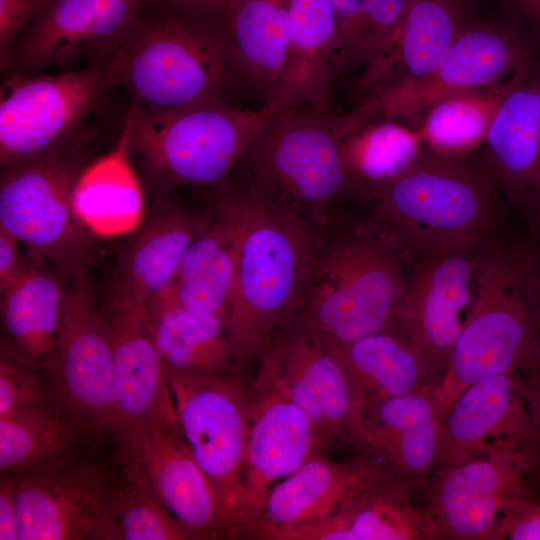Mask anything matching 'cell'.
Segmentation results:
<instances>
[{"instance_id":"obj_6","label":"cell","mask_w":540,"mask_h":540,"mask_svg":"<svg viewBox=\"0 0 540 540\" xmlns=\"http://www.w3.org/2000/svg\"><path fill=\"white\" fill-rule=\"evenodd\" d=\"M347 113L327 107L281 109L241 158L243 181L313 226L359 204L343 159Z\"/></svg>"},{"instance_id":"obj_8","label":"cell","mask_w":540,"mask_h":540,"mask_svg":"<svg viewBox=\"0 0 540 540\" xmlns=\"http://www.w3.org/2000/svg\"><path fill=\"white\" fill-rule=\"evenodd\" d=\"M93 135L86 126L50 152L1 173L0 228L68 277L87 269L92 257L94 235L75 212L73 189L89 164Z\"/></svg>"},{"instance_id":"obj_17","label":"cell","mask_w":540,"mask_h":540,"mask_svg":"<svg viewBox=\"0 0 540 540\" xmlns=\"http://www.w3.org/2000/svg\"><path fill=\"white\" fill-rule=\"evenodd\" d=\"M243 495L232 537H250L274 483L327 445L310 419L261 369L253 382Z\"/></svg>"},{"instance_id":"obj_27","label":"cell","mask_w":540,"mask_h":540,"mask_svg":"<svg viewBox=\"0 0 540 540\" xmlns=\"http://www.w3.org/2000/svg\"><path fill=\"white\" fill-rule=\"evenodd\" d=\"M434 389L391 397L364 409L359 444L414 485L435 469L440 422Z\"/></svg>"},{"instance_id":"obj_38","label":"cell","mask_w":540,"mask_h":540,"mask_svg":"<svg viewBox=\"0 0 540 540\" xmlns=\"http://www.w3.org/2000/svg\"><path fill=\"white\" fill-rule=\"evenodd\" d=\"M411 0H332L336 27V68L363 69L397 31Z\"/></svg>"},{"instance_id":"obj_2","label":"cell","mask_w":540,"mask_h":540,"mask_svg":"<svg viewBox=\"0 0 540 540\" xmlns=\"http://www.w3.org/2000/svg\"><path fill=\"white\" fill-rule=\"evenodd\" d=\"M404 258L362 214L345 212L316 228L309 269L291 319L328 345L397 329Z\"/></svg>"},{"instance_id":"obj_35","label":"cell","mask_w":540,"mask_h":540,"mask_svg":"<svg viewBox=\"0 0 540 540\" xmlns=\"http://www.w3.org/2000/svg\"><path fill=\"white\" fill-rule=\"evenodd\" d=\"M328 347L362 395L365 407L435 388L417 351L398 330L381 331Z\"/></svg>"},{"instance_id":"obj_7","label":"cell","mask_w":540,"mask_h":540,"mask_svg":"<svg viewBox=\"0 0 540 540\" xmlns=\"http://www.w3.org/2000/svg\"><path fill=\"white\" fill-rule=\"evenodd\" d=\"M130 153L162 190L181 185H223L277 114L274 102L244 109L226 99L156 109L133 101Z\"/></svg>"},{"instance_id":"obj_21","label":"cell","mask_w":540,"mask_h":540,"mask_svg":"<svg viewBox=\"0 0 540 540\" xmlns=\"http://www.w3.org/2000/svg\"><path fill=\"white\" fill-rule=\"evenodd\" d=\"M468 20L464 0H411L394 36L360 74L363 101L427 79Z\"/></svg>"},{"instance_id":"obj_23","label":"cell","mask_w":540,"mask_h":540,"mask_svg":"<svg viewBox=\"0 0 540 540\" xmlns=\"http://www.w3.org/2000/svg\"><path fill=\"white\" fill-rule=\"evenodd\" d=\"M392 474L386 464L370 459L335 462L315 455L272 488L250 538L272 540L284 530L323 520Z\"/></svg>"},{"instance_id":"obj_20","label":"cell","mask_w":540,"mask_h":540,"mask_svg":"<svg viewBox=\"0 0 540 540\" xmlns=\"http://www.w3.org/2000/svg\"><path fill=\"white\" fill-rule=\"evenodd\" d=\"M540 447L516 371L485 378L461 393L439 429L435 469L463 462L502 444Z\"/></svg>"},{"instance_id":"obj_39","label":"cell","mask_w":540,"mask_h":540,"mask_svg":"<svg viewBox=\"0 0 540 540\" xmlns=\"http://www.w3.org/2000/svg\"><path fill=\"white\" fill-rule=\"evenodd\" d=\"M123 462V481L113 490L116 539H189L158 497L139 457H123Z\"/></svg>"},{"instance_id":"obj_50","label":"cell","mask_w":540,"mask_h":540,"mask_svg":"<svg viewBox=\"0 0 540 540\" xmlns=\"http://www.w3.org/2000/svg\"><path fill=\"white\" fill-rule=\"evenodd\" d=\"M531 481L532 484H534L535 482L540 484V450H538L533 457L531 468Z\"/></svg>"},{"instance_id":"obj_45","label":"cell","mask_w":540,"mask_h":540,"mask_svg":"<svg viewBox=\"0 0 540 540\" xmlns=\"http://www.w3.org/2000/svg\"><path fill=\"white\" fill-rule=\"evenodd\" d=\"M20 242L0 228V292L5 290L25 269L30 255L24 257Z\"/></svg>"},{"instance_id":"obj_26","label":"cell","mask_w":540,"mask_h":540,"mask_svg":"<svg viewBox=\"0 0 540 540\" xmlns=\"http://www.w3.org/2000/svg\"><path fill=\"white\" fill-rule=\"evenodd\" d=\"M411 487L392 474L358 492L331 516L279 532L272 540L438 539L424 509L411 503Z\"/></svg>"},{"instance_id":"obj_5","label":"cell","mask_w":540,"mask_h":540,"mask_svg":"<svg viewBox=\"0 0 540 540\" xmlns=\"http://www.w3.org/2000/svg\"><path fill=\"white\" fill-rule=\"evenodd\" d=\"M114 57L119 85L142 107L227 100L244 86L225 28L165 4L139 12Z\"/></svg>"},{"instance_id":"obj_28","label":"cell","mask_w":540,"mask_h":540,"mask_svg":"<svg viewBox=\"0 0 540 540\" xmlns=\"http://www.w3.org/2000/svg\"><path fill=\"white\" fill-rule=\"evenodd\" d=\"M290 37L283 75L264 102L279 110L327 107L336 68V27L332 0H288Z\"/></svg>"},{"instance_id":"obj_37","label":"cell","mask_w":540,"mask_h":540,"mask_svg":"<svg viewBox=\"0 0 540 540\" xmlns=\"http://www.w3.org/2000/svg\"><path fill=\"white\" fill-rule=\"evenodd\" d=\"M87 427L56 408L0 416L1 474H22L74 456Z\"/></svg>"},{"instance_id":"obj_44","label":"cell","mask_w":540,"mask_h":540,"mask_svg":"<svg viewBox=\"0 0 540 540\" xmlns=\"http://www.w3.org/2000/svg\"><path fill=\"white\" fill-rule=\"evenodd\" d=\"M17 485V474H1L0 540H17L18 537Z\"/></svg>"},{"instance_id":"obj_15","label":"cell","mask_w":540,"mask_h":540,"mask_svg":"<svg viewBox=\"0 0 540 540\" xmlns=\"http://www.w3.org/2000/svg\"><path fill=\"white\" fill-rule=\"evenodd\" d=\"M113 490L100 465L74 456L19 474L17 540L116 539Z\"/></svg>"},{"instance_id":"obj_13","label":"cell","mask_w":540,"mask_h":540,"mask_svg":"<svg viewBox=\"0 0 540 540\" xmlns=\"http://www.w3.org/2000/svg\"><path fill=\"white\" fill-rule=\"evenodd\" d=\"M487 246L403 257L397 329L417 351L434 387L446 372L471 303L477 261Z\"/></svg>"},{"instance_id":"obj_4","label":"cell","mask_w":540,"mask_h":540,"mask_svg":"<svg viewBox=\"0 0 540 540\" xmlns=\"http://www.w3.org/2000/svg\"><path fill=\"white\" fill-rule=\"evenodd\" d=\"M538 277L534 242L500 237L480 254L471 303L432 396L441 422L469 386L517 371L536 345Z\"/></svg>"},{"instance_id":"obj_30","label":"cell","mask_w":540,"mask_h":540,"mask_svg":"<svg viewBox=\"0 0 540 540\" xmlns=\"http://www.w3.org/2000/svg\"><path fill=\"white\" fill-rule=\"evenodd\" d=\"M422 144L412 127L384 116L374 99L348 112L343 159L361 205L405 172L424 151Z\"/></svg>"},{"instance_id":"obj_34","label":"cell","mask_w":540,"mask_h":540,"mask_svg":"<svg viewBox=\"0 0 540 540\" xmlns=\"http://www.w3.org/2000/svg\"><path fill=\"white\" fill-rule=\"evenodd\" d=\"M225 32L244 85L266 99L287 62L289 1L235 0Z\"/></svg>"},{"instance_id":"obj_22","label":"cell","mask_w":540,"mask_h":540,"mask_svg":"<svg viewBox=\"0 0 540 540\" xmlns=\"http://www.w3.org/2000/svg\"><path fill=\"white\" fill-rule=\"evenodd\" d=\"M209 218L208 213L166 204L143 221L119 254L107 304L145 309L162 296Z\"/></svg>"},{"instance_id":"obj_49","label":"cell","mask_w":540,"mask_h":540,"mask_svg":"<svg viewBox=\"0 0 540 540\" xmlns=\"http://www.w3.org/2000/svg\"><path fill=\"white\" fill-rule=\"evenodd\" d=\"M534 240V239H533ZM536 242V264H537V276H538V302L535 313V329H536V342L540 345V240Z\"/></svg>"},{"instance_id":"obj_48","label":"cell","mask_w":540,"mask_h":540,"mask_svg":"<svg viewBox=\"0 0 540 540\" xmlns=\"http://www.w3.org/2000/svg\"><path fill=\"white\" fill-rule=\"evenodd\" d=\"M521 216L528 227L527 235L534 240H540V176L530 193Z\"/></svg>"},{"instance_id":"obj_40","label":"cell","mask_w":540,"mask_h":540,"mask_svg":"<svg viewBox=\"0 0 540 540\" xmlns=\"http://www.w3.org/2000/svg\"><path fill=\"white\" fill-rule=\"evenodd\" d=\"M39 371L1 350L0 416L56 408L51 383Z\"/></svg>"},{"instance_id":"obj_10","label":"cell","mask_w":540,"mask_h":540,"mask_svg":"<svg viewBox=\"0 0 540 540\" xmlns=\"http://www.w3.org/2000/svg\"><path fill=\"white\" fill-rule=\"evenodd\" d=\"M166 374L182 436L217 495L231 538L243 495L251 389L237 373Z\"/></svg>"},{"instance_id":"obj_18","label":"cell","mask_w":540,"mask_h":540,"mask_svg":"<svg viewBox=\"0 0 540 540\" xmlns=\"http://www.w3.org/2000/svg\"><path fill=\"white\" fill-rule=\"evenodd\" d=\"M538 55L540 50L511 24L468 20L427 79L374 100L384 116L412 127L436 100L500 83Z\"/></svg>"},{"instance_id":"obj_32","label":"cell","mask_w":540,"mask_h":540,"mask_svg":"<svg viewBox=\"0 0 540 540\" xmlns=\"http://www.w3.org/2000/svg\"><path fill=\"white\" fill-rule=\"evenodd\" d=\"M132 109L117 145L89 163L73 189V206L82 224L99 237L129 235L144 221V196L130 162Z\"/></svg>"},{"instance_id":"obj_33","label":"cell","mask_w":540,"mask_h":540,"mask_svg":"<svg viewBox=\"0 0 540 540\" xmlns=\"http://www.w3.org/2000/svg\"><path fill=\"white\" fill-rule=\"evenodd\" d=\"M212 204V215L188 247L167 292L188 311L221 315L228 320L237 236L226 209L214 200Z\"/></svg>"},{"instance_id":"obj_14","label":"cell","mask_w":540,"mask_h":540,"mask_svg":"<svg viewBox=\"0 0 540 540\" xmlns=\"http://www.w3.org/2000/svg\"><path fill=\"white\" fill-rule=\"evenodd\" d=\"M260 369L310 419L328 444L359 443L365 402L342 363L312 329L290 319L261 356Z\"/></svg>"},{"instance_id":"obj_36","label":"cell","mask_w":540,"mask_h":540,"mask_svg":"<svg viewBox=\"0 0 540 540\" xmlns=\"http://www.w3.org/2000/svg\"><path fill=\"white\" fill-rule=\"evenodd\" d=\"M511 76L491 86L446 95L430 104L413 128L423 145L444 156L471 154L485 142Z\"/></svg>"},{"instance_id":"obj_12","label":"cell","mask_w":540,"mask_h":540,"mask_svg":"<svg viewBox=\"0 0 540 540\" xmlns=\"http://www.w3.org/2000/svg\"><path fill=\"white\" fill-rule=\"evenodd\" d=\"M48 377L56 408L92 433L117 430L112 346L87 269L72 274Z\"/></svg>"},{"instance_id":"obj_16","label":"cell","mask_w":540,"mask_h":540,"mask_svg":"<svg viewBox=\"0 0 540 540\" xmlns=\"http://www.w3.org/2000/svg\"><path fill=\"white\" fill-rule=\"evenodd\" d=\"M148 4L150 0H49L17 39L7 74L112 59Z\"/></svg>"},{"instance_id":"obj_19","label":"cell","mask_w":540,"mask_h":540,"mask_svg":"<svg viewBox=\"0 0 540 540\" xmlns=\"http://www.w3.org/2000/svg\"><path fill=\"white\" fill-rule=\"evenodd\" d=\"M111 341L122 449L133 447L144 428L182 436L166 370L145 309L107 304L102 308Z\"/></svg>"},{"instance_id":"obj_1","label":"cell","mask_w":540,"mask_h":540,"mask_svg":"<svg viewBox=\"0 0 540 540\" xmlns=\"http://www.w3.org/2000/svg\"><path fill=\"white\" fill-rule=\"evenodd\" d=\"M236 229L228 323L240 368L270 347L291 319L311 262L316 228L263 198L240 177L214 188Z\"/></svg>"},{"instance_id":"obj_43","label":"cell","mask_w":540,"mask_h":540,"mask_svg":"<svg viewBox=\"0 0 540 540\" xmlns=\"http://www.w3.org/2000/svg\"><path fill=\"white\" fill-rule=\"evenodd\" d=\"M516 372L530 416L540 430V345L537 342L529 358Z\"/></svg>"},{"instance_id":"obj_3","label":"cell","mask_w":540,"mask_h":540,"mask_svg":"<svg viewBox=\"0 0 540 540\" xmlns=\"http://www.w3.org/2000/svg\"><path fill=\"white\" fill-rule=\"evenodd\" d=\"M364 205L366 216L403 257L487 246L501 237L506 212L483 158L429 149Z\"/></svg>"},{"instance_id":"obj_24","label":"cell","mask_w":540,"mask_h":540,"mask_svg":"<svg viewBox=\"0 0 540 540\" xmlns=\"http://www.w3.org/2000/svg\"><path fill=\"white\" fill-rule=\"evenodd\" d=\"M485 143L484 162L521 214L540 176V55L511 76Z\"/></svg>"},{"instance_id":"obj_9","label":"cell","mask_w":540,"mask_h":540,"mask_svg":"<svg viewBox=\"0 0 540 540\" xmlns=\"http://www.w3.org/2000/svg\"><path fill=\"white\" fill-rule=\"evenodd\" d=\"M118 85L115 57L58 74H7L0 88L2 170L75 136Z\"/></svg>"},{"instance_id":"obj_29","label":"cell","mask_w":540,"mask_h":540,"mask_svg":"<svg viewBox=\"0 0 540 540\" xmlns=\"http://www.w3.org/2000/svg\"><path fill=\"white\" fill-rule=\"evenodd\" d=\"M45 261L30 256L1 293V350L44 372L61 326L66 287Z\"/></svg>"},{"instance_id":"obj_25","label":"cell","mask_w":540,"mask_h":540,"mask_svg":"<svg viewBox=\"0 0 540 540\" xmlns=\"http://www.w3.org/2000/svg\"><path fill=\"white\" fill-rule=\"evenodd\" d=\"M122 453L139 457L158 497L189 539L226 538L217 495L183 436L144 428L136 444Z\"/></svg>"},{"instance_id":"obj_11","label":"cell","mask_w":540,"mask_h":540,"mask_svg":"<svg viewBox=\"0 0 540 540\" xmlns=\"http://www.w3.org/2000/svg\"><path fill=\"white\" fill-rule=\"evenodd\" d=\"M539 449L509 442L437 468L427 488L424 511L438 539L497 540L501 520L536 499L531 468Z\"/></svg>"},{"instance_id":"obj_47","label":"cell","mask_w":540,"mask_h":540,"mask_svg":"<svg viewBox=\"0 0 540 540\" xmlns=\"http://www.w3.org/2000/svg\"><path fill=\"white\" fill-rule=\"evenodd\" d=\"M235 0H150V4H165L182 9L225 28Z\"/></svg>"},{"instance_id":"obj_42","label":"cell","mask_w":540,"mask_h":540,"mask_svg":"<svg viewBox=\"0 0 540 540\" xmlns=\"http://www.w3.org/2000/svg\"><path fill=\"white\" fill-rule=\"evenodd\" d=\"M500 539L540 540V502L530 500L509 512L499 524Z\"/></svg>"},{"instance_id":"obj_46","label":"cell","mask_w":540,"mask_h":540,"mask_svg":"<svg viewBox=\"0 0 540 540\" xmlns=\"http://www.w3.org/2000/svg\"><path fill=\"white\" fill-rule=\"evenodd\" d=\"M504 2L513 18L511 25L540 50V0H504Z\"/></svg>"},{"instance_id":"obj_31","label":"cell","mask_w":540,"mask_h":540,"mask_svg":"<svg viewBox=\"0 0 540 540\" xmlns=\"http://www.w3.org/2000/svg\"><path fill=\"white\" fill-rule=\"evenodd\" d=\"M145 313L166 371L237 373L239 355L226 317L188 311L167 291L147 305Z\"/></svg>"},{"instance_id":"obj_41","label":"cell","mask_w":540,"mask_h":540,"mask_svg":"<svg viewBox=\"0 0 540 540\" xmlns=\"http://www.w3.org/2000/svg\"><path fill=\"white\" fill-rule=\"evenodd\" d=\"M49 0H0V66L8 72L14 45Z\"/></svg>"}]
</instances>
